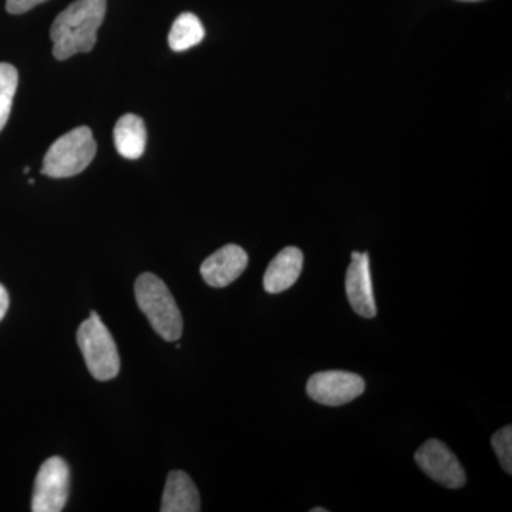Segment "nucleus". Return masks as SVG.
Listing matches in <instances>:
<instances>
[{
	"instance_id": "f257e3e1",
	"label": "nucleus",
	"mask_w": 512,
	"mask_h": 512,
	"mask_svg": "<svg viewBox=\"0 0 512 512\" xmlns=\"http://www.w3.org/2000/svg\"><path fill=\"white\" fill-rule=\"evenodd\" d=\"M106 10L107 0H76L59 13L50 29L53 56L67 60L79 53L92 52Z\"/></svg>"
},
{
	"instance_id": "f03ea898",
	"label": "nucleus",
	"mask_w": 512,
	"mask_h": 512,
	"mask_svg": "<svg viewBox=\"0 0 512 512\" xmlns=\"http://www.w3.org/2000/svg\"><path fill=\"white\" fill-rule=\"evenodd\" d=\"M136 299L138 308L161 338L167 342H177L181 338L183 316L163 279L150 272L138 276Z\"/></svg>"
},
{
	"instance_id": "7ed1b4c3",
	"label": "nucleus",
	"mask_w": 512,
	"mask_h": 512,
	"mask_svg": "<svg viewBox=\"0 0 512 512\" xmlns=\"http://www.w3.org/2000/svg\"><path fill=\"white\" fill-rule=\"evenodd\" d=\"M97 144L89 127H77L57 138L43 158L42 174L69 178L83 173L96 157Z\"/></svg>"
},
{
	"instance_id": "20e7f679",
	"label": "nucleus",
	"mask_w": 512,
	"mask_h": 512,
	"mask_svg": "<svg viewBox=\"0 0 512 512\" xmlns=\"http://www.w3.org/2000/svg\"><path fill=\"white\" fill-rule=\"evenodd\" d=\"M77 343L94 379L107 382L119 376V350L110 330L101 322L96 312H92L90 318L80 325L77 330Z\"/></svg>"
},
{
	"instance_id": "39448f33",
	"label": "nucleus",
	"mask_w": 512,
	"mask_h": 512,
	"mask_svg": "<svg viewBox=\"0 0 512 512\" xmlns=\"http://www.w3.org/2000/svg\"><path fill=\"white\" fill-rule=\"evenodd\" d=\"M70 491V470L60 457L46 460L40 467L33 491V512H60L64 510Z\"/></svg>"
},
{
	"instance_id": "423d86ee",
	"label": "nucleus",
	"mask_w": 512,
	"mask_h": 512,
	"mask_svg": "<svg viewBox=\"0 0 512 512\" xmlns=\"http://www.w3.org/2000/svg\"><path fill=\"white\" fill-rule=\"evenodd\" d=\"M362 376L342 370H329L313 375L306 384V392L315 402L336 407L353 402L365 392Z\"/></svg>"
},
{
	"instance_id": "0eeeda50",
	"label": "nucleus",
	"mask_w": 512,
	"mask_h": 512,
	"mask_svg": "<svg viewBox=\"0 0 512 512\" xmlns=\"http://www.w3.org/2000/svg\"><path fill=\"white\" fill-rule=\"evenodd\" d=\"M414 460L431 480L444 487L456 490L466 484V473L456 454L440 440L426 441L414 454Z\"/></svg>"
},
{
	"instance_id": "6e6552de",
	"label": "nucleus",
	"mask_w": 512,
	"mask_h": 512,
	"mask_svg": "<svg viewBox=\"0 0 512 512\" xmlns=\"http://www.w3.org/2000/svg\"><path fill=\"white\" fill-rule=\"evenodd\" d=\"M346 295L353 311L362 318H375L377 313L373 296L372 275H370L369 254L353 252L346 272Z\"/></svg>"
},
{
	"instance_id": "1a4fd4ad",
	"label": "nucleus",
	"mask_w": 512,
	"mask_h": 512,
	"mask_svg": "<svg viewBox=\"0 0 512 512\" xmlns=\"http://www.w3.org/2000/svg\"><path fill=\"white\" fill-rule=\"evenodd\" d=\"M248 266V254L238 245H225L201 265V275L212 288H225L237 281Z\"/></svg>"
},
{
	"instance_id": "9d476101",
	"label": "nucleus",
	"mask_w": 512,
	"mask_h": 512,
	"mask_svg": "<svg viewBox=\"0 0 512 512\" xmlns=\"http://www.w3.org/2000/svg\"><path fill=\"white\" fill-rule=\"evenodd\" d=\"M303 269L301 249L288 247L282 249L268 265L264 276V288L268 293L288 291L295 285Z\"/></svg>"
},
{
	"instance_id": "9b49d317",
	"label": "nucleus",
	"mask_w": 512,
	"mask_h": 512,
	"mask_svg": "<svg viewBox=\"0 0 512 512\" xmlns=\"http://www.w3.org/2000/svg\"><path fill=\"white\" fill-rule=\"evenodd\" d=\"M163 512H198L201 511L200 493L194 481L184 471H171L161 503Z\"/></svg>"
},
{
	"instance_id": "f8f14e48",
	"label": "nucleus",
	"mask_w": 512,
	"mask_h": 512,
	"mask_svg": "<svg viewBox=\"0 0 512 512\" xmlns=\"http://www.w3.org/2000/svg\"><path fill=\"white\" fill-rule=\"evenodd\" d=\"M114 144L121 157L138 160L147 146V128L141 117L126 114L114 127Z\"/></svg>"
},
{
	"instance_id": "ddd939ff",
	"label": "nucleus",
	"mask_w": 512,
	"mask_h": 512,
	"mask_svg": "<svg viewBox=\"0 0 512 512\" xmlns=\"http://www.w3.org/2000/svg\"><path fill=\"white\" fill-rule=\"evenodd\" d=\"M205 37V29L201 20L194 13H181L168 35V45L174 52H185L191 47L200 45Z\"/></svg>"
},
{
	"instance_id": "4468645a",
	"label": "nucleus",
	"mask_w": 512,
	"mask_h": 512,
	"mask_svg": "<svg viewBox=\"0 0 512 512\" xmlns=\"http://www.w3.org/2000/svg\"><path fill=\"white\" fill-rule=\"evenodd\" d=\"M19 74L15 66L0 63V131L5 128L18 89Z\"/></svg>"
},
{
	"instance_id": "2eb2a0df",
	"label": "nucleus",
	"mask_w": 512,
	"mask_h": 512,
	"mask_svg": "<svg viewBox=\"0 0 512 512\" xmlns=\"http://www.w3.org/2000/svg\"><path fill=\"white\" fill-rule=\"evenodd\" d=\"M491 444L505 473H512V429L511 426L503 427L491 437Z\"/></svg>"
},
{
	"instance_id": "dca6fc26",
	"label": "nucleus",
	"mask_w": 512,
	"mask_h": 512,
	"mask_svg": "<svg viewBox=\"0 0 512 512\" xmlns=\"http://www.w3.org/2000/svg\"><path fill=\"white\" fill-rule=\"evenodd\" d=\"M45 2L47 0H6V10L10 15H22Z\"/></svg>"
},
{
	"instance_id": "f3484780",
	"label": "nucleus",
	"mask_w": 512,
	"mask_h": 512,
	"mask_svg": "<svg viewBox=\"0 0 512 512\" xmlns=\"http://www.w3.org/2000/svg\"><path fill=\"white\" fill-rule=\"evenodd\" d=\"M9 308V295L6 292L5 286L0 284V320L5 318L6 312Z\"/></svg>"
},
{
	"instance_id": "a211bd4d",
	"label": "nucleus",
	"mask_w": 512,
	"mask_h": 512,
	"mask_svg": "<svg viewBox=\"0 0 512 512\" xmlns=\"http://www.w3.org/2000/svg\"><path fill=\"white\" fill-rule=\"evenodd\" d=\"M311 512H328V510H325V508H313Z\"/></svg>"
},
{
	"instance_id": "6ab92c4d",
	"label": "nucleus",
	"mask_w": 512,
	"mask_h": 512,
	"mask_svg": "<svg viewBox=\"0 0 512 512\" xmlns=\"http://www.w3.org/2000/svg\"><path fill=\"white\" fill-rule=\"evenodd\" d=\"M461 2H480V0H461Z\"/></svg>"
}]
</instances>
